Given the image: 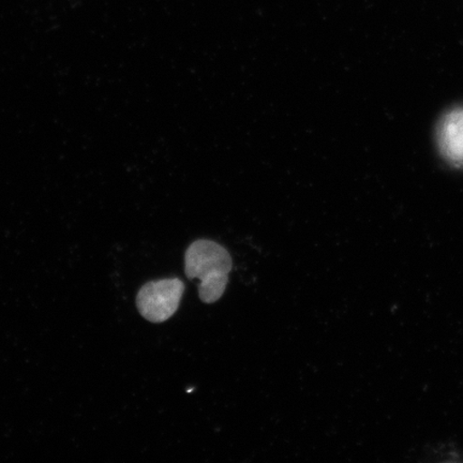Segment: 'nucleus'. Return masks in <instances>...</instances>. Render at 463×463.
<instances>
[{"label":"nucleus","mask_w":463,"mask_h":463,"mask_svg":"<svg viewBox=\"0 0 463 463\" xmlns=\"http://www.w3.org/2000/svg\"><path fill=\"white\" fill-rule=\"evenodd\" d=\"M232 265L227 249L213 241H195L184 253V273L189 279L201 280L199 297L205 304L216 303L222 298Z\"/></svg>","instance_id":"nucleus-1"},{"label":"nucleus","mask_w":463,"mask_h":463,"mask_svg":"<svg viewBox=\"0 0 463 463\" xmlns=\"http://www.w3.org/2000/svg\"><path fill=\"white\" fill-rule=\"evenodd\" d=\"M184 291L179 278H167L144 285L137 297L138 312L152 323H164L175 314Z\"/></svg>","instance_id":"nucleus-2"},{"label":"nucleus","mask_w":463,"mask_h":463,"mask_svg":"<svg viewBox=\"0 0 463 463\" xmlns=\"http://www.w3.org/2000/svg\"><path fill=\"white\" fill-rule=\"evenodd\" d=\"M438 143L445 158L455 165H463V108L444 116L439 125Z\"/></svg>","instance_id":"nucleus-3"}]
</instances>
